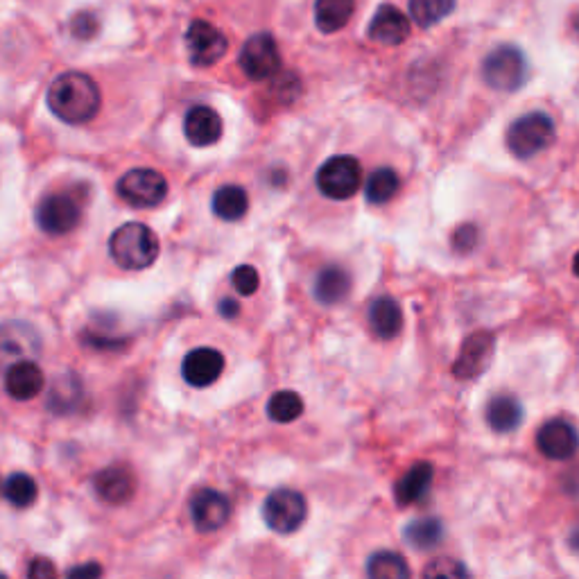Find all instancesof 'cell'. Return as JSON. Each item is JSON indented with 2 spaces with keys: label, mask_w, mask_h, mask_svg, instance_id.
Listing matches in <instances>:
<instances>
[{
  "label": "cell",
  "mask_w": 579,
  "mask_h": 579,
  "mask_svg": "<svg viewBox=\"0 0 579 579\" xmlns=\"http://www.w3.org/2000/svg\"><path fill=\"white\" fill-rule=\"evenodd\" d=\"M367 575L371 579H408L412 570L399 552L380 550L367 561Z\"/></svg>",
  "instance_id": "obj_27"
},
{
  "label": "cell",
  "mask_w": 579,
  "mask_h": 579,
  "mask_svg": "<svg viewBox=\"0 0 579 579\" xmlns=\"http://www.w3.org/2000/svg\"><path fill=\"white\" fill-rule=\"evenodd\" d=\"M224 356L215 349H195L190 351L181 365L184 380L193 387H209L222 376Z\"/></svg>",
  "instance_id": "obj_16"
},
{
  "label": "cell",
  "mask_w": 579,
  "mask_h": 579,
  "mask_svg": "<svg viewBox=\"0 0 579 579\" xmlns=\"http://www.w3.org/2000/svg\"><path fill=\"white\" fill-rule=\"evenodd\" d=\"M184 134L195 148H211L222 138V118L211 107H193L184 118Z\"/></svg>",
  "instance_id": "obj_17"
},
{
  "label": "cell",
  "mask_w": 579,
  "mask_h": 579,
  "mask_svg": "<svg viewBox=\"0 0 579 579\" xmlns=\"http://www.w3.org/2000/svg\"><path fill=\"white\" fill-rule=\"evenodd\" d=\"M482 77L491 89L512 93L518 91L530 77V64L521 48L516 46H498L487 55L482 64Z\"/></svg>",
  "instance_id": "obj_4"
},
{
  "label": "cell",
  "mask_w": 579,
  "mask_h": 579,
  "mask_svg": "<svg viewBox=\"0 0 579 579\" xmlns=\"http://www.w3.org/2000/svg\"><path fill=\"white\" fill-rule=\"evenodd\" d=\"M367 34L371 41L383 43V46H399L410 37V21L399 7L380 5L369 23Z\"/></svg>",
  "instance_id": "obj_15"
},
{
  "label": "cell",
  "mask_w": 579,
  "mask_h": 579,
  "mask_svg": "<svg viewBox=\"0 0 579 579\" xmlns=\"http://www.w3.org/2000/svg\"><path fill=\"white\" fill-rule=\"evenodd\" d=\"M399 186H401V181L394 170L378 168L371 172V177L367 179V186H365L367 202L376 206L387 204L396 193H399Z\"/></svg>",
  "instance_id": "obj_28"
},
{
  "label": "cell",
  "mask_w": 579,
  "mask_h": 579,
  "mask_svg": "<svg viewBox=\"0 0 579 579\" xmlns=\"http://www.w3.org/2000/svg\"><path fill=\"white\" fill-rule=\"evenodd\" d=\"M57 575V568L53 561H48V559H34L32 564H30V570H28V577H53Z\"/></svg>",
  "instance_id": "obj_36"
},
{
  "label": "cell",
  "mask_w": 579,
  "mask_h": 579,
  "mask_svg": "<svg viewBox=\"0 0 579 579\" xmlns=\"http://www.w3.org/2000/svg\"><path fill=\"white\" fill-rule=\"evenodd\" d=\"M573 270H575V274L579 276V252H577L575 258H573Z\"/></svg>",
  "instance_id": "obj_39"
},
{
  "label": "cell",
  "mask_w": 579,
  "mask_h": 579,
  "mask_svg": "<svg viewBox=\"0 0 579 579\" xmlns=\"http://www.w3.org/2000/svg\"><path fill=\"white\" fill-rule=\"evenodd\" d=\"M369 326L380 340H392L403 328V310L392 297H378L369 306Z\"/></svg>",
  "instance_id": "obj_21"
},
{
  "label": "cell",
  "mask_w": 579,
  "mask_h": 579,
  "mask_svg": "<svg viewBox=\"0 0 579 579\" xmlns=\"http://www.w3.org/2000/svg\"><path fill=\"white\" fill-rule=\"evenodd\" d=\"M308 516L306 498L299 491L276 489L263 503V518L270 530L279 534H292L304 525Z\"/></svg>",
  "instance_id": "obj_7"
},
{
  "label": "cell",
  "mask_w": 579,
  "mask_h": 579,
  "mask_svg": "<svg viewBox=\"0 0 579 579\" xmlns=\"http://www.w3.org/2000/svg\"><path fill=\"white\" fill-rule=\"evenodd\" d=\"M231 283H233V288L240 292V295L252 297L254 292L258 290V285H261V276H258L256 267L240 265V267H236V270H233Z\"/></svg>",
  "instance_id": "obj_32"
},
{
  "label": "cell",
  "mask_w": 579,
  "mask_h": 579,
  "mask_svg": "<svg viewBox=\"0 0 579 579\" xmlns=\"http://www.w3.org/2000/svg\"><path fill=\"white\" fill-rule=\"evenodd\" d=\"M190 516H193V523L200 532H215L227 525L231 503L220 491L202 489L190 500Z\"/></svg>",
  "instance_id": "obj_13"
},
{
  "label": "cell",
  "mask_w": 579,
  "mask_h": 579,
  "mask_svg": "<svg viewBox=\"0 0 579 579\" xmlns=\"http://www.w3.org/2000/svg\"><path fill=\"white\" fill-rule=\"evenodd\" d=\"M240 68L254 82L270 80L281 68V53L272 34L261 32L254 34L252 39L240 50Z\"/></svg>",
  "instance_id": "obj_9"
},
{
  "label": "cell",
  "mask_w": 579,
  "mask_h": 579,
  "mask_svg": "<svg viewBox=\"0 0 579 579\" xmlns=\"http://www.w3.org/2000/svg\"><path fill=\"white\" fill-rule=\"evenodd\" d=\"M537 446L548 460L564 462L579 451V432L573 423L564 419H552L539 430Z\"/></svg>",
  "instance_id": "obj_14"
},
{
  "label": "cell",
  "mask_w": 579,
  "mask_h": 579,
  "mask_svg": "<svg viewBox=\"0 0 579 579\" xmlns=\"http://www.w3.org/2000/svg\"><path fill=\"white\" fill-rule=\"evenodd\" d=\"M496 353V337L489 331H475L462 342L453 365V376L457 380H473L491 367Z\"/></svg>",
  "instance_id": "obj_10"
},
{
  "label": "cell",
  "mask_w": 579,
  "mask_h": 579,
  "mask_svg": "<svg viewBox=\"0 0 579 579\" xmlns=\"http://www.w3.org/2000/svg\"><path fill=\"white\" fill-rule=\"evenodd\" d=\"M102 95L98 84L84 73H62L48 89V107L68 125H84L98 116Z\"/></svg>",
  "instance_id": "obj_1"
},
{
  "label": "cell",
  "mask_w": 579,
  "mask_h": 579,
  "mask_svg": "<svg viewBox=\"0 0 579 579\" xmlns=\"http://www.w3.org/2000/svg\"><path fill=\"white\" fill-rule=\"evenodd\" d=\"M317 188L328 200H349L362 184V168L353 157H333L317 170Z\"/></svg>",
  "instance_id": "obj_5"
},
{
  "label": "cell",
  "mask_w": 579,
  "mask_h": 579,
  "mask_svg": "<svg viewBox=\"0 0 579 579\" xmlns=\"http://www.w3.org/2000/svg\"><path fill=\"white\" fill-rule=\"evenodd\" d=\"M109 254L129 272L150 267L159 256V238L150 227L141 222H127L109 238Z\"/></svg>",
  "instance_id": "obj_2"
},
{
  "label": "cell",
  "mask_w": 579,
  "mask_h": 579,
  "mask_svg": "<svg viewBox=\"0 0 579 579\" xmlns=\"http://www.w3.org/2000/svg\"><path fill=\"white\" fill-rule=\"evenodd\" d=\"M34 218H37L39 229L48 233V236H66V233H71L80 224L82 206L80 200L71 193L48 195L37 206Z\"/></svg>",
  "instance_id": "obj_8"
},
{
  "label": "cell",
  "mask_w": 579,
  "mask_h": 579,
  "mask_svg": "<svg viewBox=\"0 0 579 579\" xmlns=\"http://www.w3.org/2000/svg\"><path fill=\"white\" fill-rule=\"evenodd\" d=\"M423 575L426 577H466L469 570H466L460 561L455 559H435L423 568Z\"/></svg>",
  "instance_id": "obj_33"
},
{
  "label": "cell",
  "mask_w": 579,
  "mask_h": 579,
  "mask_svg": "<svg viewBox=\"0 0 579 579\" xmlns=\"http://www.w3.org/2000/svg\"><path fill=\"white\" fill-rule=\"evenodd\" d=\"M41 351L39 333L25 322L0 324V371L21 360H34Z\"/></svg>",
  "instance_id": "obj_11"
},
{
  "label": "cell",
  "mask_w": 579,
  "mask_h": 579,
  "mask_svg": "<svg viewBox=\"0 0 579 579\" xmlns=\"http://www.w3.org/2000/svg\"><path fill=\"white\" fill-rule=\"evenodd\" d=\"M432 478H435V471H432L430 462L412 464L410 469L403 473V478L396 482V489H394L396 503L403 507L419 503V500L428 494Z\"/></svg>",
  "instance_id": "obj_20"
},
{
  "label": "cell",
  "mask_w": 579,
  "mask_h": 579,
  "mask_svg": "<svg viewBox=\"0 0 579 579\" xmlns=\"http://www.w3.org/2000/svg\"><path fill=\"white\" fill-rule=\"evenodd\" d=\"M118 195L134 209H150L166 200L168 181L157 170L136 168L120 177Z\"/></svg>",
  "instance_id": "obj_6"
},
{
  "label": "cell",
  "mask_w": 579,
  "mask_h": 579,
  "mask_svg": "<svg viewBox=\"0 0 579 579\" xmlns=\"http://www.w3.org/2000/svg\"><path fill=\"white\" fill-rule=\"evenodd\" d=\"M186 43H188V53L190 62L195 66H213L218 64L220 59L227 55L229 41L224 37L222 30L215 28L209 21H193L186 32Z\"/></svg>",
  "instance_id": "obj_12"
},
{
  "label": "cell",
  "mask_w": 579,
  "mask_h": 579,
  "mask_svg": "<svg viewBox=\"0 0 579 579\" xmlns=\"http://www.w3.org/2000/svg\"><path fill=\"white\" fill-rule=\"evenodd\" d=\"M478 245V229L473 224H462L453 236V247L457 254H469L471 249Z\"/></svg>",
  "instance_id": "obj_35"
},
{
  "label": "cell",
  "mask_w": 579,
  "mask_h": 579,
  "mask_svg": "<svg viewBox=\"0 0 579 579\" xmlns=\"http://www.w3.org/2000/svg\"><path fill=\"white\" fill-rule=\"evenodd\" d=\"M267 414L276 423H292L304 414V399L297 392L283 390L272 394L270 403H267Z\"/></svg>",
  "instance_id": "obj_29"
},
{
  "label": "cell",
  "mask_w": 579,
  "mask_h": 579,
  "mask_svg": "<svg viewBox=\"0 0 579 579\" xmlns=\"http://www.w3.org/2000/svg\"><path fill=\"white\" fill-rule=\"evenodd\" d=\"M93 489L100 500L109 505H125L136 491L134 475L125 466H109L93 478Z\"/></svg>",
  "instance_id": "obj_18"
},
{
  "label": "cell",
  "mask_w": 579,
  "mask_h": 579,
  "mask_svg": "<svg viewBox=\"0 0 579 579\" xmlns=\"http://www.w3.org/2000/svg\"><path fill=\"white\" fill-rule=\"evenodd\" d=\"M41 367L34 360H21L5 369V390L16 401H32L43 390Z\"/></svg>",
  "instance_id": "obj_19"
},
{
  "label": "cell",
  "mask_w": 579,
  "mask_h": 579,
  "mask_svg": "<svg viewBox=\"0 0 579 579\" xmlns=\"http://www.w3.org/2000/svg\"><path fill=\"white\" fill-rule=\"evenodd\" d=\"M71 577H98V575H102V568L100 566H95V564H84V566H77V568H73L71 573H68Z\"/></svg>",
  "instance_id": "obj_38"
},
{
  "label": "cell",
  "mask_w": 579,
  "mask_h": 579,
  "mask_svg": "<svg viewBox=\"0 0 579 579\" xmlns=\"http://www.w3.org/2000/svg\"><path fill=\"white\" fill-rule=\"evenodd\" d=\"M351 292V276L342 267H324L315 279V299L322 306L342 304Z\"/></svg>",
  "instance_id": "obj_22"
},
{
  "label": "cell",
  "mask_w": 579,
  "mask_h": 579,
  "mask_svg": "<svg viewBox=\"0 0 579 579\" xmlns=\"http://www.w3.org/2000/svg\"><path fill=\"white\" fill-rule=\"evenodd\" d=\"M403 539L414 550H430L444 539V525L439 518H417L405 525Z\"/></svg>",
  "instance_id": "obj_26"
},
{
  "label": "cell",
  "mask_w": 579,
  "mask_h": 579,
  "mask_svg": "<svg viewBox=\"0 0 579 579\" xmlns=\"http://www.w3.org/2000/svg\"><path fill=\"white\" fill-rule=\"evenodd\" d=\"M555 143V123L543 111L516 118L507 129V148L518 159H532Z\"/></svg>",
  "instance_id": "obj_3"
},
{
  "label": "cell",
  "mask_w": 579,
  "mask_h": 579,
  "mask_svg": "<svg viewBox=\"0 0 579 579\" xmlns=\"http://www.w3.org/2000/svg\"><path fill=\"white\" fill-rule=\"evenodd\" d=\"M71 30L77 39H93L95 34L100 30V21L98 16L93 12H80L73 16V23H71Z\"/></svg>",
  "instance_id": "obj_34"
},
{
  "label": "cell",
  "mask_w": 579,
  "mask_h": 579,
  "mask_svg": "<svg viewBox=\"0 0 579 579\" xmlns=\"http://www.w3.org/2000/svg\"><path fill=\"white\" fill-rule=\"evenodd\" d=\"M3 494L14 507L25 509L37 500L39 489H37V482H34L28 473H14L5 480Z\"/></svg>",
  "instance_id": "obj_31"
},
{
  "label": "cell",
  "mask_w": 579,
  "mask_h": 579,
  "mask_svg": "<svg viewBox=\"0 0 579 579\" xmlns=\"http://www.w3.org/2000/svg\"><path fill=\"white\" fill-rule=\"evenodd\" d=\"M487 423L494 432L507 435L523 423V405L514 396H494L487 405Z\"/></svg>",
  "instance_id": "obj_23"
},
{
  "label": "cell",
  "mask_w": 579,
  "mask_h": 579,
  "mask_svg": "<svg viewBox=\"0 0 579 579\" xmlns=\"http://www.w3.org/2000/svg\"><path fill=\"white\" fill-rule=\"evenodd\" d=\"M455 10V0H410V14L421 28L444 21Z\"/></svg>",
  "instance_id": "obj_30"
},
{
  "label": "cell",
  "mask_w": 579,
  "mask_h": 579,
  "mask_svg": "<svg viewBox=\"0 0 579 579\" xmlns=\"http://www.w3.org/2000/svg\"><path fill=\"white\" fill-rule=\"evenodd\" d=\"M218 310H220V315H222V317H227V319H236L238 313H240V306H238V301H233V299H222Z\"/></svg>",
  "instance_id": "obj_37"
},
{
  "label": "cell",
  "mask_w": 579,
  "mask_h": 579,
  "mask_svg": "<svg viewBox=\"0 0 579 579\" xmlns=\"http://www.w3.org/2000/svg\"><path fill=\"white\" fill-rule=\"evenodd\" d=\"M247 211H249V197L245 193V188L229 184L215 190L213 213L218 215L220 220L236 222L240 218H245Z\"/></svg>",
  "instance_id": "obj_25"
},
{
  "label": "cell",
  "mask_w": 579,
  "mask_h": 579,
  "mask_svg": "<svg viewBox=\"0 0 579 579\" xmlns=\"http://www.w3.org/2000/svg\"><path fill=\"white\" fill-rule=\"evenodd\" d=\"M356 3L353 0H317L315 3V25L324 34L340 32L351 21Z\"/></svg>",
  "instance_id": "obj_24"
}]
</instances>
